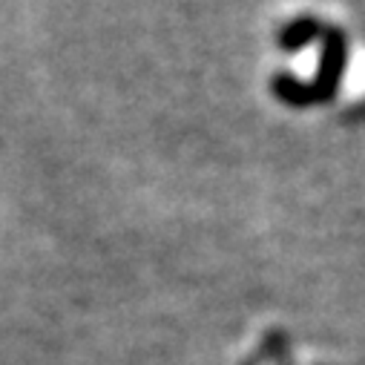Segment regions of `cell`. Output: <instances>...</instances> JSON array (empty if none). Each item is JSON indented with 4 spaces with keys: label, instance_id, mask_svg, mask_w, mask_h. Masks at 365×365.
I'll use <instances>...</instances> for the list:
<instances>
[{
    "label": "cell",
    "instance_id": "obj_1",
    "mask_svg": "<svg viewBox=\"0 0 365 365\" xmlns=\"http://www.w3.org/2000/svg\"><path fill=\"white\" fill-rule=\"evenodd\" d=\"M345 35L339 29H325L322 32V55H319V66H317V81L314 83H302L294 75H277L273 78V89L277 96L291 104V107H308L317 101H328L336 86L342 81V69H345Z\"/></svg>",
    "mask_w": 365,
    "mask_h": 365
},
{
    "label": "cell",
    "instance_id": "obj_2",
    "mask_svg": "<svg viewBox=\"0 0 365 365\" xmlns=\"http://www.w3.org/2000/svg\"><path fill=\"white\" fill-rule=\"evenodd\" d=\"M319 24L317 21H311V18H299V21H291L285 29H282V35H279V43H282V49L285 52H299L302 46H308L314 38H319Z\"/></svg>",
    "mask_w": 365,
    "mask_h": 365
}]
</instances>
